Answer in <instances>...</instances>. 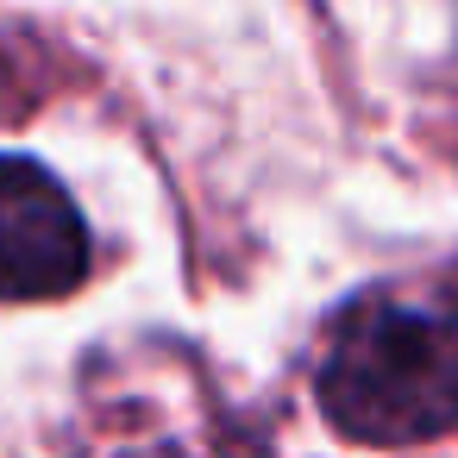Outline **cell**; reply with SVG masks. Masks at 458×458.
<instances>
[{
    "instance_id": "cell-2",
    "label": "cell",
    "mask_w": 458,
    "mask_h": 458,
    "mask_svg": "<svg viewBox=\"0 0 458 458\" xmlns=\"http://www.w3.org/2000/svg\"><path fill=\"white\" fill-rule=\"evenodd\" d=\"M89 226L70 189L32 164L0 151V301H57L89 276Z\"/></svg>"
},
{
    "instance_id": "cell-1",
    "label": "cell",
    "mask_w": 458,
    "mask_h": 458,
    "mask_svg": "<svg viewBox=\"0 0 458 458\" xmlns=\"http://www.w3.org/2000/svg\"><path fill=\"white\" fill-rule=\"evenodd\" d=\"M314 395L358 445H420L458 427V308L364 289L327 333Z\"/></svg>"
}]
</instances>
